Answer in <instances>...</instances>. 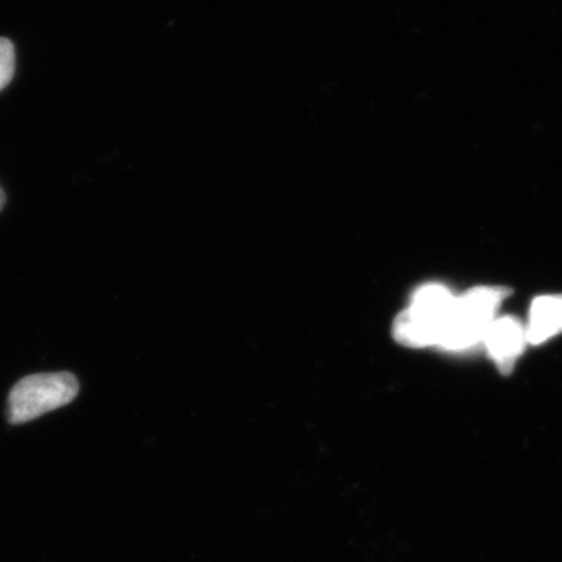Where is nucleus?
<instances>
[{"label": "nucleus", "mask_w": 562, "mask_h": 562, "mask_svg": "<svg viewBox=\"0 0 562 562\" xmlns=\"http://www.w3.org/2000/svg\"><path fill=\"white\" fill-rule=\"evenodd\" d=\"M484 341L487 344L491 357L497 362L498 369L505 375L513 372L517 358L522 353L527 331L519 321L514 317H502L494 321L487 328Z\"/></svg>", "instance_id": "4"}, {"label": "nucleus", "mask_w": 562, "mask_h": 562, "mask_svg": "<svg viewBox=\"0 0 562 562\" xmlns=\"http://www.w3.org/2000/svg\"><path fill=\"white\" fill-rule=\"evenodd\" d=\"M508 295L506 288H476L454 299L439 347L461 351L476 346L486 336L495 312Z\"/></svg>", "instance_id": "1"}, {"label": "nucleus", "mask_w": 562, "mask_h": 562, "mask_svg": "<svg viewBox=\"0 0 562 562\" xmlns=\"http://www.w3.org/2000/svg\"><path fill=\"white\" fill-rule=\"evenodd\" d=\"M453 303L452 292L441 284L420 288L412 306L395 322V338L409 347L439 346Z\"/></svg>", "instance_id": "3"}, {"label": "nucleus", "mask_w": 562, "mask_h": 562, "mask_svg": "<svg viewBox=\"0 0 562 562\" xmlns=\"http://www.w3.org/2000/svg\"><path fill=\"white\" fill-rule=\"evenodd\" d=\"M3 205H5V192L0 188V211H2Z\"/></svg>", "instance_id": "7"}, {"label": "nucleus", "mask_w": 562, "mask_h": 562, "mask_svg": "<svg viewBox=\"0 0 562 562\" xmlns=\"http://www.w3.org/2000/svg\"><path fill=\"white\" fill-rule=\"evenodd\" d=\"M562 331V295H547L532 303L527 341L541 344Z\"/></svg>", "instance_id": "5"}, {"label": "nucleus", "mask_w": 562, "mask_h": 562, "mask_svg": "<svg viewBox=\"0 0 562 562\" xmlns=\"http://www.w3.org/2000/svg\"><path fill=\"white\" fill-rule=\"evenodd\" d=\"M14 47L10 40L0 38V91L9 87L13 80L14 68H16Z\"/></svg>", "instance_id": "6"}, {"label": "nucleus", "mask_w": 562, "mask_h": 562, "mask_svg": "<svg viewBox=\"0 0 562 562\" xmlns=\"http://www.w3.org/2000/svg\"><path fill=\"white\" fill-rule=\"evenodd\" d=\"M79 394V382L69 372L36 373L14 384L7 417L10 424H25L68 405Z\"/></svg>", "instance_id": "2"}]
</instances>
